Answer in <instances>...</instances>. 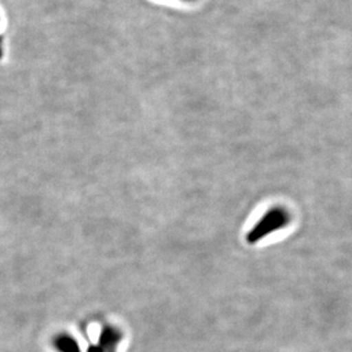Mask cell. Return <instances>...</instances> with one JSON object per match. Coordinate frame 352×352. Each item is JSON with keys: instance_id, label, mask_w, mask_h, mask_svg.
Here are the masks:
<instances>
[{"instance_id": "8992f818", "label": "cell", "mask_w": 352, "mask_h": 352, "mask_svg": "<svg viewBox=\"0 0 352 352\" xmlns=\"http://www.w3.org/2000/svg\"><path fill=\"white\" fill-rule=\"evenodd\" d=\"M182 1H195V0H182Z\"/></svg>"}, {"instance_id": "7a4b0ae2", "label": "cell", "mask_w": 352, "mask_h": 352, "mask_svg": "<svg viewBox=\"0 0 352 352\" xmlns=\"http://www.w3.org/2000/svg\"><path fill=\"white\" fill-rule=\"evenodd\" d=\"M286 222V215L281 213L280 210H274L267 213V217L262 221L261 226L254 231L256 237H263L264 234H269L272 228H280Z\"/></svg>"}, {"instance_id": "3957f363", "label": "cell", "mask_w": 352, "mask_h": 352, "mask_svg": "<svg viewBox=\"0 0 352 352\" xmlns=\"http://www.w3.org/2000/svg\"><path fill=\"white\" fill-rule=\"evenodd\" d=\"M52 344L58 352H82L78 341L67 333L55 336Z\"/></svg>"}, {"instance_id": "6da1fadb", "label": "cell", "mask_w": 352, "mask_h": 352, "mask_svg": "<svg viewBox=\"0 0 352 352\" xmlns=\"http://www.w3.org/2000/svg\"><path fill=\"white\" fill-rule=\"evenodd\" d=\"M122 341V333L113 326H105L100 336V346L104 352H115L116 348Z\"/></svg>"}, {"instance_id": "5b68a950", "label": "cell", "mask_w": 352, "mask_h": 352, "mask_svg": "<svg viewBox=\"0 0 352 352\" xmlns=\"http://www.w3.org/2000/svg\"><path fill=\"white\" fill-rule=\"evenodd\" d=\"M3 38L0 37V58H3Z\"/></svg>"}, {"instance_id": "277c9868", "label": "cell", "mask_w": 352, "mask_h": 352, "mask_svg": "<svg viewBox=\"0 0 352 352\" xmlns=\"http://www.w3.org/2000/svg\"><path fill=\"white\" fill-rule=\"evenodd\" d=\"M87 352H104V350L102 349L100 344H93L88 348Z\"/></svg>"}]
</instances>
